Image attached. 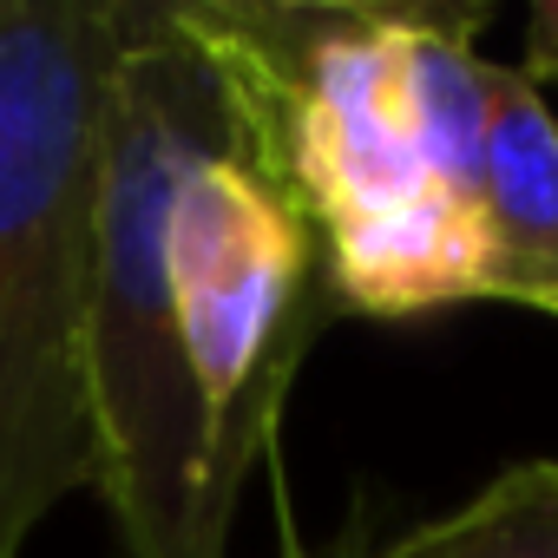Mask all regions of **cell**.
<instances>
[{"instance_id": "1", "label": "cell", "mask_w": 558, "mask_h": 558, "mask_svg": "<svg viewBox=\"0 0 558 558\" xmlns=\"http://www.w3.org/2000/svg\"><path fill=\"white\" fill-rule=\"evenodd\" d=\"M217 145H236L230 99L178 27V8L119 0V66L106 86L99 151L93 493L106 499L125 558H223L236 519L165 283L171 191Z\"/></svg>"}, {"instance_id": "2", "label": "cell", "mask_w": 558, "mask_h": 558, "mask_svg": "<svg viewBox=\"0 0 558 558\" xmlns=\"http://www.w3.org/2000/svg\"><path fill=\"white\" fill-rule=\"evenodd\" d=\"M119 0H0V558L93 486L99 151Z\"/></svg>"}, {"instance_id": "3", "label": "cell", "mask_w": 558, "mask_h": 558, "mask_svg": "<svg viewBox=\"0 0 558 558\" xmlns=\"http://www.w3.org/2000/svg\"><path fill=\"white\" fill-rule=\"evenodd\" d=\"M178 27L210 60L243 158L303 210L316 243L434 191L401 99L408 0H178Z\"/></svg>"}, {"instance_id": "4", "label": "cell", "mask_w": 558, "mask_h": 558, "mask_svg": "<svg viewBox=\"0 0 558 558\" xmlns=\"http://www.w3.org/2000/svg\"><path fill=\"white\" fill-rule=\"evenodd\" d=\"M165 283L217 434V473L243 493L256 453L276 447L283 395L323 329L316 230L243 158V145H217L171 191Z\"/></svg>"}, {"instance_id": "5", "label": "cell", "mask_w": 558, "mask_h": 558, "mask_svg": "<svg viewBox=\"0 0 558 558\" xmlns=\"http://www.w3.org/2000/svg\"><path fill=\"white\" fill-rule=\"evenodd\" d=\"M480 210L493 230V303L558 323V119L519 66H493Z\"/></svg>"}, {"instance_id": "6", "label": "cell", "mask_w": 558, "mask_h": 558, "mask_svg": "<svg viewBox=\"0 0 558 558\" xmlns=\"http://www.w3.org/2000/svg\"><path fill=\"white\" fill-rule=\"evenodd\" d=\"M486 8H421L408 0L401 34V99L408 132L427 178L466 204H480L486 171V125H493V60L473 53Z\"/></svg>"}, {"instance_id": "7", "label": "cell", "mask_w": 558, "mask_h": 558, "mask_svg": "<svg viewBox=\"0 0 558 558\" xmlns=\"http://www.w3.org/2000/svg\"><path fill=\"white\" fill-rule=\"evenodd\" d=\"M381 558H558V460L493 473L466 506L414 525Z\"/></svg>"}, {"instance_id": "8", "label": "cell", "mask_w": 558, "mask_h": 558, "mask_svg": "<svg viewBox=\"0 0 558 558\" xmlns=\"http://www.w3.org/2000/svg\"><path fill=\"white\" fill-rule=\"evenodd\" d=\"M525 86H558V0H532L525 14V60H519Z\"/></svg>"}, {"instance_id": "9", "label": "cell", "mask_w": 558, "mask_h": 558, "mask_svg": "<svg viewBox=\"0 0 558 558\" xmlns=\"http://www.w3.org/2000/svg\"><path fill=\"white\" fill-rule=\"evenodd\" d=\"M283 558H310V545L296 538V519H290V506H283Z\"/></svg>"}]
</instances>
